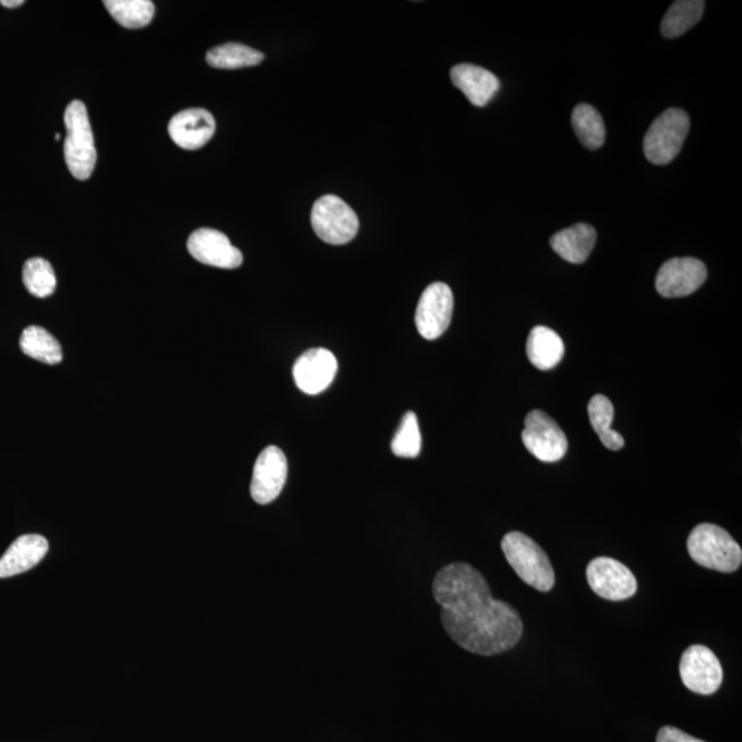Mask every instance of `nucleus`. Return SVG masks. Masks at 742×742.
I'll list each match as a JSON object with an SVG mask.
<instances>
[{"instance_id": "obj_14", "label": "nucleus", "mask_w": 742, "mask_h": 742, "mask_svg": "<svg viewBox=\"0 0 742 742\" xmlns=\"http://www.w3.org/2000/svg\"><path fill=\"white\" fill-rule=\"evenodd\" d=\"M338 369V359L333 352L326 349H312L300 355L294 363L293 379L300 391L318 394L332 385Z\"/></svg>"}, {"instance_id": "obj_6", "label": "nucleus", "mask_w": 742, "mask_h": 742, "mask_svg": "<svg viewBox=\"0 0 742 742\" xmlns=\"http://www.w3.org/2000/svg\"><path fill=\"white\" fill-rule=\"evenodd\" d=\"M312 228L330 245H344L355 238L359 221L349 204L338 196H323L314 204L311 214Z\"/></svg>"}, {"instance_id": "obj_7", "label": "nucleus", "mask_w": 742, "mask_h": 742, "mask_svg": "<svg viewBox=\"0 0 742 742\" xmlns=\"http://www.w3.org/2000/svg\"><path fill=\"white\" fill-rule=\"evenodd\" d=\"M521 439L526 449L541 462H557L568 451L567 436L558 423L541 410L528 412Z\"/></svg>"}, {"instance_id": "obj_24", "label": "nucleus", "mask_w": 742, "mask_h": 742, "mask_svg": "<svg viewBox=\"0 0 742 742\" xmlns=\"http://www.w3.org/2000/svg\"><path fill=\"white\" fill-rule=\"evenodd\" d=\"M106 10L121 27L138 29L149 26L155 17V3L150 0H106Z\"/></svg>"}, {"instance_id": "obj_16", "label": "nucleus", "mask_w": 742, "mask_h": 742, "mask_svg": "<svg viewBox=\"0 0 742 742\" xmlns=\"http://www.w3.org/2000/svg\"><path fill=\"white\" fill-rule=\"evenodd\" d=\"M49 551V541L37 534L22 535L0 558V577H11L37 567Z\"/></svg>"}, {"instance_id": "obj_4", "label": "nucleus", "mask_w": 742, "mask_h": 742, "mask_svg": "<svg viewBox=\"0 0 742 742\" xmlns=\"http://www.w3.org/2000/svg\"><path fill=\"white\" fill-rule=\"evenodd\" d=\"M64 121L67 127L65 162L76 179L87 180L96 168L97 150L86 105L80 101L70 102L65 110Z\"/></svg>"}, {"instance_id": "obj_20", "label": "nucleus", "mask_w": 742, "mask_h": 742, "mask_svg": "<svg viewBox=\"0 0 742 742\" xmlns=\"http://www.w3.org/2000/svg\"><path fill=\"white\" fill-rule=\"evenodd\" d=\"M21 351L35 361L46 364L62 362V349L55 335L40 326H28L20 338Z\"/></svg>"}, {"instance_id": "obj_13", "label": "nucleus", "mask_w": 742, "mask_h": 742, "mask_svg": "<svg viewBox=\"0 0 742 742\" xmlns=\"http://www.w3.org/2000/svg\"><path fill=\"white\" fill-rule=\"evenodd\" d=\"M187 250L197 262L206 266L233 270L244 262L243 253L226 234L214 228H199L187 241Z\"/></svg>"}, {"instance_id": "obj_23", "label": "nucleus", "mask_w": 742, "mask_h": 742, "mask_svg": "<svg viewBox=\"0 0 742 742\" xmlns=\"http://www.w3.org/2000/svg\"><path fill=\"white\" fill-rule=\"evenodd\" d=\"M573 127L580 143L590 150H597L605 143L606 129L603 117L592 105H577L573 114Z\"/></svg>"}, {"instance_id": "obj_8", "label": "nucleus", "mask_w": 742, "mask_h": 742, "mask_svg": "<svg viewBox=\"0 0 742 742\" xmlns=\"http://www.w3.org/2000/svg\"><path fill=\"white\" fill-rule=\"evenodd\" d=\"M680 674L689 691L710 696L721 687L723 670L715 653L704 645L689 646L681 657Z\"/></svg>"}, {"instance_id": "obj_25", "label": "nucleus", "mask_w": 742, "mask_h": 742, "mask_svg": "<svg viewBox=\"0 0 742 742\" xmlns=\"http://www.w3.org/2000/svg\"><path fill=\"white\" fill-rule=\"evenodd\" d=\"M264 60L261 51L241 43L215 47L206 55V62L217 69H240L255 67Z\"/></svg>"}, {"instance_id": "obj_18", "label": "nucleus", "mask_w": 742, "mask_h": 742, "mask_svg": "<svg viewBox=\"0 0 742 742\" xmlns=\"http://www.w3.org/2000/svg\"><path fill=\"white\" fill-rule=\"evenodd\" d=\"M597 233L586 223L562 230L550 238L553 251L564 261L574 264L585 263L596 245Z\"/></svg>"}, {"instance_id": "obj_30", "label": "nucleus", "mask_w": 742, "mask_h": 742, "mask_svg": "<svg viewBox=\"0 0 742 742\" xmlns=\"http://www.w3.org/2000/svg\"><path fill=\"white\" fill-rule=\"evenodd\" d=\"M60 139H61L60 134H56V140H60Z\"/></svg>"}, {"instance_id": "obj_11", "label": "nucleus", "mask_w": 742, "mask_h": 742, "mask_svg": "<svg viewBox=\"0 0 742 742\" xmlns=\"http://www.w3.org/2000/svg\"><path fill=\"white\" fill-rule=\"evenodd\" d=\"M705 264L694 257H674L660 267L656 289L660 296L685 297L703 286L706 280Z\"/></svg>"}, {"instance_id": "obj_19", "label": "nucleus", "mask_w": 742, "mask_h": 742, "mask_svg": "<svg viewBox=\"0 0 742 742\" xmlns=\"http://www.w3.org/2000/svg\"><path fill=\"white\" fill-rule=\"evenodd\" d=\"M565 345L559 335L546 326H536L527 340V357L529 362L539 370H551L564 358Z\"/></svg>"}, {"instance_id": "obj_15", "label": "nucleus", "mask_w": 742, "mask_h": 742, "mask_svg": "<svg viewBox=\"0 0 742 742\" xmlns=\"http://www.w3.org/2000/svg\"><path fill=\"white\" fill-rule=\"evenodd\" d=\"M216 131L214 116L205 109H187L169 121L168 133L176 145L186 150L202 149Z\"/></svg>"}, {"instance_id": "obj_9", "label": "nucleus", "mask_w": 742, "mask_h": 742, "mask_svg": "<svg viewBox=\"0 0 742 742\" xmlns=\"http://www.w3.org/2000/svg\"><path fill=\"white\" fill-rule=\"evenodd\" d=\"M592 590L601 598L624 601L637 593L638 583L626 565L609 557L594 558L586 570Z\"/></svg>"}, {"instance_id": "obj_29", "label": "nucleus", "mask_w": 742, "mask_h": 742, "mask_svg": "<svg viewBox=\"0 0 742 742\" xmlns=\"http://www.w3.org/2000/svg\"><path fill=\"white\" fill-rule=\"evenodd\" d=\"M0 4H2L3 8L16 9L23 4V0H2Z\"/></svg>"}, {"instance_id": "obj_2", "label": "nucleus", "mask_w": 742, "mask_h": 742, "mask_svg": "<svg viewBox=\"0 0 742 742\" xmlns=\"http://www.w3.org/2000/svg\"><path fill=\"white\" fill-rule=\"evenodd\" d=\"M687 551L701 567L722 574L735 573L741 567L742 550L726 529L715 524H700L687 539Z\"/></svg>"}, {"instance_id": "obj_22", "label": "nucleus", "mask_w": 742, "mask_h": 742, "mask_svg": "<svg viewBox=\"0 0 742 742\" xmlns=\"http://www.w3.org/2000/svg\"><path fill=\"white\" fill-rule=\"evenodd\" d=\"M705 3L701 0H680L671 4L662 22L665 38L674 39L696 26L704 13Z\"/></svg>"}, {"instance_id": "obj_3", "label": "nucleus", "mask_w": 742, "mask_h": 742, "mask_svg": "<svg viewBox=\"0 0 742 742\" xmlns=\"http://www.w3.org/2000/svg\"><path fill=\"white\" fill-rule=\"evenodd\" d=\"M500 546L510 567L524 583L541 593L555 587L556 575L549 557L528 535L518 531L506 534Z\"/></svg>"}, {"instance_id": "obj_27", "label": "nucleus", "mask_w": 742, "mask_h": 742, "mask_svg": "<svg viewBox=\"0 0 742 742\" xmlns=\"http://www.w3.org/2000/svg\"><path fill=\"white\" fill-rule=\"evenodd\" d=\"M422 438L416 412H406L392 440V452L400 458H416L420 456Z\"/></svg>"}, {"instance_id": "obj_26", "label": "nucleus", "mask_w": 742, "mask_h": 742, "mask_svg": "<svg viewBox=\"0 0 742 742\" xmlns=\"http://www.w3.org/2000/svg\"><path fill=\"white\" fill-rule=\"evenodd\" d=\"M23 285L35 297L45 299L56 292L57 276L55 269L45 258L33 257L23 264Z\"/></svg>"}, {"instance_id": "obj_28", "label": "nucleus", "mask_w": 742, "mask_h": 742, "mask_svg": "<svg viewBox=\"0 0 742 742\" xmlns=\"http://www.w3.org/2000/svg\"><path fill=\"white\" fill-rule=\"evenodd\" d=\"M656 742H705L703 740L694 739L682 730L673 726H664L660 729Z\"/></svg>"}, {"instance_id": "obj_21", "label": "nucleus", "mask_w": 742, "mask_h": 742, "mask_svg": "<svg viewBox=\"0 0 742 742\" xmlns=\"http://www.w3.org/2000/svg\"><path fill=\"white\" fill-rule=\"evenodd\" d=\"M588 417L594 431L599 436L601 441L612 451L622 450L624 447V439L621 433L612 429V421H614L615 409L611 400L604 394H596L588 403Z\"/></svg>"}, {"instance_id": "obj_10", "label": "nucleus", "mask_w": 742, "mask_h": 742, "mask_svg": "<svg viewBox=\"0 0 742 742\" xmlns=\"http://www.w3.org/2000/svg\"><path fill=\"white\" fill-rule=\"evenodd\" d=\"M453 296L449 285L435 282L423 291L416 311V326L427 340L439 339L449 329Z\"/></svg>"}, {"instance_id": "obj_17", "label": "nucleus", "mask_w": 742, "mask_h": 742, "mask_svg": "<svg viewBox=\"0 0 742 742\" xmlns=\"http://www.w3.org/2000/svg\"><path fill=\"white\" fill-rule=\"evenodd\" d=\"M452 85L475 106H486L498 92L500 82L490 70L470 64H459L450 72Z\"/></svg>"}, {"instance_id": "obj_1", "label": "nucleus", "mask_w": 742, "mask_h": 742, "mask_svg": "<svg viewBox=\"0 0 742 742\" xmlns=\"http://www.w3.org/2000/svg\"><path fill=\"white\" fill-rule=\"evenodd\" d=\"M432 590L447 634L462 650L495 656L521 640L520 615L514 606L492 597L485 576L472 565L453 563L441 568Z\"/></svg>"}, {"instance_id": "obj_5", "label": "nucleus", "mask_w": 742, "mask_h": 742, "mask_svg": "<svg viewBox=\"0 0 742 742\" xmlns=\"http://www.w3.org/2000/svg\"><path fill=\"white\" fill-rule=\"evenodd\" d=\"M691 120L685 110L668 109L653 121L645 135L644 152L647 160L665 165L680 155L687 137Z\"/></svg>"}, {"instance_id": "obj_12", "label": "nucleus", "mask_w": 742, "mask_h": 742, "mask_svg": "<svg viewBox=\"0 0 742 742\" xmlns=\"http://www.w3.org/2000/svg\"><path fill=\"white\" fill-rule=\"evenodd\" d=\"M287 479V459L276 446H269L257 457L251 482V495L258 505L274 502L284 490Z\"/></svg>"}]
</instances>
